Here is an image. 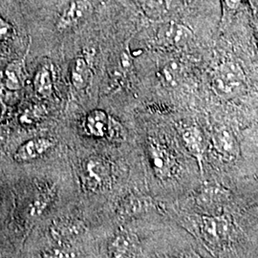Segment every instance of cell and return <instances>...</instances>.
Wrapping results in <instances>:
<instances>
[{
  "instance_id": "obj_1",
  "label": "cell",
  "mask_w": 258,
  "mask_h": 258,
  "mask_svg": "<svg viewBox=\"0 0 258 258\" xmlns=\"http://www.w3.org/2000/svg\"><path fill=\"white\" fill-rule=\"evenodd\" d=\"M213 87L222 97L233 98L245 90L246 77L238 63L225 61L213 75Z\"/></svg>"
},
{
  "instance_id": "obj_2",
  "label": "cell",
  "mask_w": 258,
  "mask_h": 258,
  "mask_svg": "<svg viewBox=\"0 0 258 258\" xmlns=\"http://www.w3.org/2000/svg\"><path fill=\"white\" fill-rule=\"evenodd\" d=\"M83 184L85 187L99 192L106 190L112 184V166L102 156L88 157L83 163Z\"/></svg>"
},
{
  "instance_id": "obj_3",
  "label": "cell",
  "mask_w": 258,
  "mask_h": 258,
  "mask_svg": "<svg viewBox=\"0 0 258 258\" xmlns=\"http://www.w3.org/2000/svg\"><path fill=\"white\" fill-rule=\"evenodd\" d=\"M199 228L205 243L212 249L224 248L231 239V222L220 214L202 216Z\"/></svg>"
},
{
  "instance_id": "obj_4",
  "label": "cell",
  "mask_w": 258,
  "mask_h": 258,
  "mask_svg": "<svg viewBox=\"0 0 258 258\" xmlns=\"http://www.w3.org/2000/svg\"><path fill=\"white\" fill-rule=\"evenodd\" d=\"M92 12V3L89 0H73L57 19L56 29L64 32L76 27L88 19Z\"/></svg>"
},
{
  "instance_id": "obj_5",
  "label": "cell",
  "mask_w": 258,
  "mask_h": 258,
  "mask_svg": "<svg viewBox=\"0 0 258 258\" xmlns=\"http://www.w3.org/2000/svg\"><path fill=\"white\" fill-rule=\"evenodd\" d=\"M192 38L189 28L177 22H166L157 31V39L160 44L166 47H180Z\"/></svg>"
},
{
  "instance_id": "obj_6",
  "label": "cell",
  "mask_w": 258,
  "mask_h": 258,
  "mask_svg": "<svg viewBox=\"0 0 258 258\" xmlns=\"http://www.w3.org/2000/svg\"><path fill=\"white\" fill-rule=\"evenodd\" d=\"M86 230V226L82 220L75 218H62L52 223L50 234L58 244H64L80 235Z\"/></svg>"
},
{
  "instance_id": "obj_7",
  "label": "cell",
  "mask_w": 258,
  "mask_h": 258,
  "mask_svg": "<svg viewBox=\"0 0 258 258\" xmlns=\"http://www.w3.org/2000/svg\"><path fill=\"white\" fill-rule=\"evenodd\" d=\"M148 152L151 166L158 177L166 179L173 175L175 161L165 147L159 144H150Z\"/></svg>"
},
{
  "instance_id": "obj_8",
  "label": "cell",
  "mask_w": 258,
  "mask_h": 258,
  "mask_svg": "<svg viewBox=\"0 0 258 258\" xmlns=\"http://www.w3.org/2000/svg\"><path fill=\"white\" fill-rule=\"evenodd\" d=\"M54 146L55 143L52 139L39 137L29 140L16 150L14 160L19 164L30 163L40 158Z\"/></svg>"
},
{
  "instance_id": "obj_9",
  "label": "cell",
  "mask_w": 258,
  "mask_h": 258,
  "mask_svg": "<svg viewBox=\"0 0 258 258\" xmlns=\"http://www.w3.org/2000/svg\"><path fill=\"white\" fill-rule=\"evenodd\" d=\"M109 255L112 257H133L137 256L138 245L134 235L127 231L117 233L110 241Z\"/></svg>"
},
{
  "instance_id": "obj_10",
  "label": "cell",
  "mask_w": 258,
  "mask_h": 258,
  "mask_svg": "<svg viewBox=\"0 0 258 258\" xmlns=\"http://www.w3.org/2000/svg\"><path fill=\"white\" fill-rule=\"evenodd\" d=\"M213 146L223 158L233 160L238 154L236 139L229 129H220L213 135Z\"/></svg>"
},
{
  "instance_id": "obj_11",
  "label": "cell",
  "mask_w": 258,
  "mask_h": 258,
  "mask_svg": "<svg viewBox=\"0 0 258 258\" xmlns=\"http://www.w3.org/2000/svg\"><path fill=\"white\" fill-rule=\"evenodd\" d=\"M110 116L102 109L90 111L85 119V127L89 135L95 138H106Z\"/></svg>"
},
{
  "instance_id": "obj_12",
  "label": "cell",
  "mask_w": 258,
  "mask_h": 258,
  "mask_svg": "<svg viewBox=\"0 0 258 258\" xmlns=\"http://www.w3.org/2000/svg\"><path fill=\"white\" fill-rule=\"evenodd\" d=\"M183 140L188 151L194 155L202 167L204 152H205V140L201 131L196 126H189L183 131Z\"/></svg>"
},
{
  "instance_id": "obj_13",
  "label": "cell",
  "mask_w": 258,
  "mask_h": 258,
  "mask_svg": "<svg viewBox=\"0 0 258 258\" xmlns=\"http://www.w3.org/2000/svg\"><path fill=\"white\" fill-rule=\"evenodd\" d=\"M141 6L149 19H165L174 9L175 0H141Z\"/></svg>"
},
{
  "instance_id": "obj_14",
  "label": "cell",
  "mask_w": 258,
  "mask_h": 258,
  "mask_svg": "<svg viewBox=\"0 0 258 258\" xmlns=\"http://www.w3.org/2000/svg\"><path fill=\"white\" fill-rule=\"evenodd\" d=\"M226 196V190H224L221 187L211 185L204 189L200 196L199 204L201 207H203L204 210L212 212L211 215H216L218 214L217 209L221 208Z\"/></svg>"
},
{
  "instance_id": "obj_15",
  "label": "cell",
  "mask_w": 258,
  "mask_h": 258,
  "mask_svg": "<svg viewBox=\"0 0 258 258\" xmlns=\"http://www.w3.org/2000/svg\"><path fill=\"white\" fill-rule=\"evenodd\" d=\"M24 59L21 60H15L11 62L5 69L4 72V84L7 89L11 91H19L24 82Z\"/></svg>"
},
{
  "instance_id": "obj_16",
  "label": "cell",
  "mask_w": 258,
  "mask_h": 258,
  "mask_svg": "<svg viewBox=\"0 0 258 258\" xmlns=\"http://www.w3.org/2000/svg\"><path fill=\"white\" fill-rule=\"evenodd\" d=\"M91 79V71L87 61L83 57L75 59L71 70V82L78 90L85 89Z\"/></svg>"
},
{
  "instance_id": "obj_17",
  "label": "cell",
  "mask_w": 258,
  "mask_h": 258,
  "mask_svg": "<svg viewBox=\"0 0 258 258\" xmlns=\"http://www.w3.org/2000/svg\"><path fill=\"white\" fill-rule=\"evenodd\" d=\"M34 88L38 96L48 98L53 94L54 85L49 65L41 66L34 78Z\"/></svg>"
},
{
  "instance_id": "obj_18",
  "label": "cell",
  "mask_w": 258,
  "mask_h": 258,
  "mask_svg": "<svg viewBox=\"0 0 258 258\" xmlns=\"http://www.w3.org/2000/svg\"><path fill=\"white\" fill-rule=\"evenodd\" d=\"M46 116L45 108L41 105H33L28 107L19 116V122L24 126L36 125Z\"/></svg>"
},
{
  "instance_id": "obj_19",
  "label": "cell",
  "mask_w": 258,
  "mask_h": 258,
  "mask_svg": "<svg viewBox=\"0 0 258 258\" xmlns=\"http://www.w3.org/2000/svg\"><path fill=\"white\" fill-rule=\"evenodd\" d=\"M54 195L55 194L52 189H48L46 191L39 194L31 206V209H30L31 216L38 217L39 215H41L43 212H45L49 205L53 201Z\"/></svg>"
},
{
  "instance_id": "obj_20",
  "label": "cell",
  "mask_w": 258,
  "mask_h": 258,
  "mask_svg": "<svg viewBox=\"0 0 258 258\" xmlns=\"http://www.w3.org/2000/svg\"><path fill=\"white\" fill-rule=\"evenodd\" d=\"M60 246L55 247L43 252V257H76L78 253L64 246V244H59Z\"/></svg>"
},
{
  "instance_id": "obj_21",
  "label": "cell",
  "mask_w": 258,
  "mask_h": 258,
  "mask_svg": "<svg viewBox=\"0 0 258 258\" xmlns=\"http://www.w3.org/2000/svg\"><path fill=\"white\" fill-rule=\"evenodd\" d=\"M106 138L110 139L111 141H117V142H120L124 139V131L121 124L113 117H110L109 127H108Z\"/></svg>"
},
{
  "instance_id": "obj_22",
  "label": "cell",
  "mask_w": 258,
  "mask_h": 258,
  "mask_svg": "<svg viewBox=\"0 0 258 258\" xmlns=\"http://www.w3.org/2000/svg\"><path fill=\"white\" fill-rule=\"evenodd\" d=\"M180 75H181V70L175 62L168 63L163 69V76L166 83H171V84L175 83L179 80Z\"/></svg>"
},
{
  "instance_id": "obj_23",
  "label": "cell",
  "mask_w": 258,
  "mask_h": 258,
  "mask_svg": "<svg viewBox=\"0 0 258 258\" xmlns=\"http://www.w3.org/2000/svg\"><path fill=\"white\" fill-rule=\"evenodd\" d=\"M13 33V27L5 19L0 18V38H6L10 37Z\"/></svg>"
},
{
  "instance_id": "obj_24",
  "label": "cell",
  "mask_w": 258,
  "mask_h": 258,
  "mask_svg": "<svg viewBox=\"0 0 258 258\" xmlns=\"http://www.w3.org/2000/svg\"><path fill=\"white\" fill-rule=\"evenodd\" d=\"M225 2L230 9L234 10L239 7L242 3V0H225Z\"/></svg>"
},
{
  "instance_id": "obj_25",
  "label": "cell",
  "mask_w": 258,
  "mask_h": 258,
  "mask_svg": "<svg viewBox=\"0 0 258 258\" xmlns=\"http://www.w3.org/2000/svg\"><path fill=\"white\" fill-rule=\"evenodd\" d=\"M7 139V131L3 126H0V147L5 143Z\"/></svg>"
},
{
  "instance_id": "obj_26",
  "label": "cell",
  "mask_w": 258,
  "mask_h": 258,
  "mask_svg": "<svg viewBox=\"0 0 258 258\" xmlns=\"http://www.w3.org/2000/svg\"><path fill=\"white\" fill-rule=\"evenodd\" d=\"M256 6H257V9H258V0H256Z\"/></svg>"
}]
</instances>
